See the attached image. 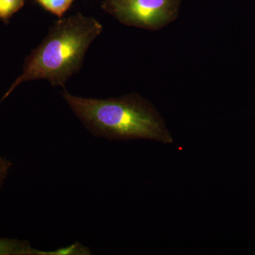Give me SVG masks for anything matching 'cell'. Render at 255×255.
<instances>
[{
  "mask_svg": "<svg viewBox=\"0 0 255 255\" xmlns=\"http://www.w3.org/2000/svg\"><path fill=\"white\" fill-rule=\"evenodd\" d=\"M103 31L97 18L80 13L55 21L39 46L23 63V72L0 100H4L18 85L31 80H46L53 87H65L80 71L87 50Z\"/></svg>",
  "mask_w": 255,
  "mask_h": 255,
  "instance_id": "obj_1",
  "label": "cell"
},
{
  "mask_svg": "<svg viewBox=\"0 0 255 255\" xmlns=\"http://www.w3.org/2000/svg\"><path fill=\"white\" fill-rule=\"evenodd\" d=\"M64 100L95 136L111 140L150 139L173 142L158 111L137 93L107 99L86 98L64 90Z\"/></svg>",
  "mask_w": 255,
  "mask_h": 255,
  "instance_id": "obj_2",
  "label": "cell"
},
{
  "mask_svg": "<svg viewBox=\"0 0 255 255\" xmlns=\"http://www.w3.org/2000/svg\"><path fill=\"white\" fill-rule=\"evenodd\" d=\"M181 0H105L102 8L128 26L157 31L177 19Z\"/></svg>",
  "mask_w": 255,
  "mask_h": 255,
  "instance_id": "obj_3",
  "label": "cell"
},
{
  "mask_svg": "<svg viewBox=\"0 0 255 255\" xmlns=\"http://www.w3.org/2000/svg\"><path fill=\"white\" fill-rule=\"evenodd\" d=\"M78 249L75 244L55 251L34 249L29 243L9 238H0V255H75Z\"/></svg>",
  "mask_w": 255,
  "mask_h": 255,
  "instance_id": "obj_4",
  "label": "cell"
},
{
  "mask_svg": "<svg viewBox=\"0 0 255 255\" xmlns=\"http://www.w3.org/2000/svg\"><path fill=\"white\" fill-rule=\"evenodd\" d=\"M36 1L43 9L60 18L63 17L65 13L70 9L75 0H36Z\"/></svg>",
  "mask_w": 255,
  "mask_h": 255,
  "instance_id": "obj_5",
  "label": "cell"
},
{
  "mask_svg": "<svg viewBox=\"0 0 255 255\" xmlns=\"http://www.w3.org/2000/svg\"><path fill=\"white\" fill-rule=\"evenodd\" d=\"M25 0H0V21L5 24L24 5Z\"/></svg>",
  "mask_w": 255,
  "mask_h": 255,
  "instance_id": "obj_6",
  "label": "cell"
},
{
  "mask_svg": "<svg viewBox=\"0 0 255 255\" xmlns=\"http://www.w3.org/2000/svg\"><path fill=\"white\" fill-rule=\"evenodd\" d=\"M11 165L12 164L9 159L4 157H0V187L2 185L4 179L7 177Z\"/></svg>",
  "mask_w": 255,
  "mask_h": 255,
  "instance_id": "obj_7",
  "label": "cell"
}]
</instances>
